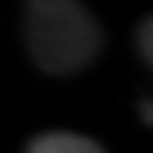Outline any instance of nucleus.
Segmentation results:
<instances>
[{
	"mask_svg": "<svg viewBox=\"0 0 153 153\" xmlns=\"http://www.w3.org/2000/svg\"><path fill=\"white\" fill-rule=\"evenodd\" d=\"M25 44L44 72H78L103 47L97 19L81 0H28L25 3Z\"/></svg>",
	"mask_w": 153,
	"mask_h": 153,
	"instance_id": "nucleus-1",
	"label": "nucleus"
},
{
	"mask_svg": "<svg viewBox=\"0 0 153 153\" xmlns=\"http://www.w3.org/2000/svg\"><path fill=\"white\" fill-rule=\"evenodd\" d=\"M31 153H100L103 147L97 141L85 134H72V131H47V134H38L28 144Z\"/></svg>",
	"mask_w": 153,
	"mask_h": 153,
	"instance_id": "nucleus-2",
	"label": "nucleus"
},
{
	"mask_svg": "<svg viewBox=\"0 0 153 153\" xmlns=\"http://www.w3.org/2000/svg\"><path fill=\"white\" fill-rule=\"evenodd\" d=\"M137 50L141 56L153 62V19H144L141 22V31H137Z\"/></svg>",
	"mask_w": 153,
	"mask_h": 153,
	"instance_id": "nucleus-3",
	"label": "nucleus"
},
{
	"mask_svg": "<svg viewBox=\"0 0 153 153\" xmlns=\"http://www.w3.org/2000/svg\"><path fill=\"white\" fill-rule=\"evenodd\" d=\"M150 113H153V109H150V103H144V122H147V125L153 122V116H150Z\"/></svg>",
	"mask_w": 153,
	"mask_h": 153,
	"instance_id": "nucleus-4",
	"label": "nucleus"
}]
</instances>
